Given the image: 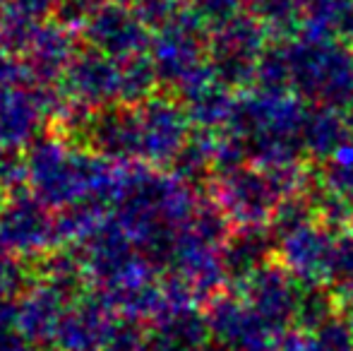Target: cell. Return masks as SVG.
<instances>
[{
  "label": "cell",
  "mask_w": 353,
  "mask_h": 351,
  "mask_svg": "<svg viewBox=\"0 0 353 351\" xmlns=\"http://www.w3.org/2000/svg\"><path fill=\"white\" fill-rule=\"evenodd\" d=\"M212 339L228 351H276L283 332L265 320L243 294L216 296L205 310ZM288 334V332H286Z\"/></svg>",
  "instance_id": "1"
},
{
  "label": "cell",
  "mask_w": 353,
  "mask_h": 351,
  "mask_svg": "<svg viewBox=\"0 0 353 351\" xmlns=\"http://www.w3.org/2000/svg\"><path fill=\"white\" fill-rule=\"evenodd\" d=\"M125 318L128 315L106 296L74 299L58 325L51 347L56 351H108Z\"/></svg>",
  "instance_id": "2"
},
{
  "label": "cell",
  "mask_w": 353,
  "mask_h": 351,
  "mask_svg": "<svg viewBox=\"0 0 353 351\" xmlns=\"http://www.w3.org/2000/svg\"><path fill=\"white\" fill-rule=\"evenodd\" d=\"M243 299L257 310L265 320H270L283 334L296 328V310L303 286L286 267L262 265L255 274L243 281Z\"/></svg>",
  "instance_id": "3"
},
{
  "label": "cell",
  "mask_w": 353,
  "mask_h": 351,
  "mask_svg": "<svg viewBox=\"0 0 353 351\" xmlns=\"http://www.w3.org/2000/svg\"><path fill=\"white\" fill-rule=\"evenodd\" d=\"M70 289L72 284L56 277L29 289L14 303V330L34 344H51L72 301Z\"/></svg>",
  "instance_id": "4"
},
{
  "label": "cell",
  "mask_w": 353,
  "mask_h": 351,
  "mask_svg": "<svg viewBox=\"0 0 353 351\" xmlns=\"http://www.w3.org/2000/svg\"><path fill=\"white\" fill-rule=\"evenodd\" d=\"M210 342L207 315L195 305L163 310L147 330V351H202Z\"/></svg>",
  "instance_id": "5"
},
{
  "label": "cell",
  "mask_w": 353,
  "mask_h": 351,
  "mask_svg": "<svg viewBox=\"0 0 353 351\" xmlns=\"http://www.w3.org/2000/svg\"><path fill=\"white\" fill-rule=\"evenodd\" d=\"M334 250L320 231L312 229H296L288 234L286 243L281 245L283 267L305 284H320L325 277H332L334 265Z\"/></svg>",
  "instance_id": "6"
},
{
  "label": "cell",
  "mask_w": 353,
  "mask_h": 351,
  "mask_svg": "<svg viewBox=\"0 0 353 351\" xmlns=\"http://www.w3.org/2000/svg\"><path fill=\"white\" fill-rule=\"evenodd\" d=\"M305 334L307 351H353V318L351 315H332L320 328Z\"/></svg>",
  "instance_id": "7"
},
{
  "label": "cell",
  "mask_w": 353,
  "mask_h": 351,
  "mask_svg": "<svg viewBox=\"0 0 353 351\" xmlns=\"http://www.w3.org/2000/svg\"><path fill=\"white\" fill-rule=\"evenodd\" d=\"M0 351H34V342L14 328H5L0 330Z\"/></svg>",
  "instance_id": "8"
},
{
  "label": "cell",
  "mask_w": 353,
  "mask_h": 351,
  "mask_svg": "<svg viewBox=\"0 0 353 351\" xmlns=\"http://www.w3.org/2000/svg\"><path fill=\"white\" fill-rule=\"evenodd\" d=\"M14 286V277L12 272L5 265H0V305H8V294Z\"/></svg>",
  "instance_id": "9"
},
{
  "label": "cell",
  "mask_w": 353,
  "mask_h": 351,
  "mask_svg": "<svg viewBox=\"0 0 353 351\" xmlns=\"http://www.w3.org/2000/svg\"><path fill=\"white\" fill-rule=\"evenodd\" d=\"M202 351H228V349L223 347V344H219V342H214V339H212V342L207 344V347L202 349Z\"/></svg>",
  "instance_id": "10"
}]
</instances>
